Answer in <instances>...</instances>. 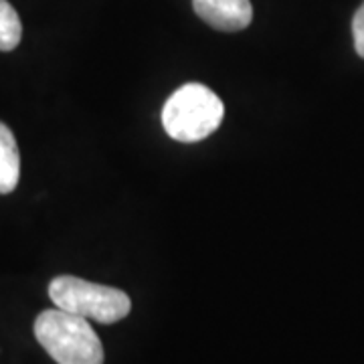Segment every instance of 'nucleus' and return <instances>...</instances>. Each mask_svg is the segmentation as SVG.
Returning a JSON list of instances; mask_svg holds the SVG:
<instances>
[{"mask_svg": "<svg viewBox=\"0 0 364 364\" xmlns=\"http://www.w3.org/2000/svg\"><path fill=\"white\" fill-rule=\"evenodd\" d=\"M23 25L21 18L9 4V0H0V51H13L21 43Z\"/></svg>", "mask_w": 364, "mask_h": 364, "instance_id": "obj_6", "label": "nucleus"}, {"mask_svg": "<svg viewBox=\"0 0 364 364\" xmlns=\"http://www.w3.org/2000/svg\"><path fill=\"white\" fill-rule=\"evenodd\" d=\"M225 105L203 83H186L168 97L162 109L164 130L176 142H200L221 126Z\"/></svg>", "mask_w": 364, "mask_h": 364, "instance_id": "obj_2", "label": "nucleus"}, {"mask_svg": "<svg viewBox=\"0 0 364 364\" xmlns=\"http://www.w3.org/2000/svg\"><path fill=\"white\" fill-rule=\"evenodd\" d=\"M49 298L55 308L100 324L124 320L132 310V299L117 287L91 284L75 275H59L49 284Z\"/></svg>", "mask_w": 364, "mask_h": 364, "instance_id": "obj_3", "label": "nucleus"}, {"mask_svg": "<svg viewBox=\"0 0 364 364\" xmlns=\"http://www.w3.org/2000/svg\"><path fill=\"white\" fill-rule=\"evenodd\" d=\"M35 336L57 364H104L102 340L81 316L45 310L35 320Z\"/></svg>", "mask_w": 364, "mask_h": 364, "instance_id": "obj_1", "label": "nucleus"}, {"mask_svg": "<svg viewBox=\"0 0 364 364\" xmlns=\"http://www.w3.org/2000/svg\"><path fill=\"white\" fill-rule=\"evenodd\" d=\"M21 178V154L14 134L0 122V195L13 193Z\"/></svg>", "mask_w": 364, "mask_h": 364, "instance_id": "obj_5", "label": "nucleus"}, {"mask_svg": "<svg viewBox=\"0 0 364 364\" xmlns=\"http://www.w3.org/2000/svg\"><path fill=\"white\" fill-rule=\"evenodd\" d=\"M352 35H354V47L356 53L364 59V2L363 6L356 11L352 18Z\"/></svg>", "mask_w": 364, "mask_h": 364, "instance_id": "obj_7", "label": "nucleus"}, {"mask_svg": "<svg viewBox=\"0 0 364 364\" xmlns=\"http://www.w3.org/2000/svg\"><path fill=\"white\" fill-rule=\"evenodd\" d=\"M193 6L207 25L225 33L243 31L253 18L249 0H193Z\"/></svg>", "mask_w": 364, "mask_h": 364, "instance_id": "obj_4", "label": "nucleus"}]
</instances>
